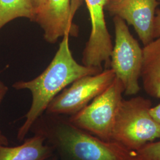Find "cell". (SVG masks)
<instances>
[{"label":"cell","instance_id":"obj_16","mask_svg":"<svg viewBox=\"0 0 160 160\" xmlns=\"http://www.w3.org/2000/svg\"><path fill=\"white\" fill-rule=\"evenodd\" d=\"M30 1L34 8L35 16L38 12L41 10V9L43 8L46 1V0H30Z\"/></svg>","mask_w":160,"mask_h":160},{"label":"cell","instance_id":"obj_19","mask_svg":"<svg viewBox=\"0 0 160 160\" xmlns=\"http://www.w3.org/2000/svg\"><path fill=\"white\" fill-rule=\"evenodd\" d=\"M124 160H140L139 159H138L137 156H136V153L133 155L131 156L129 158H127L126 159H125Z\"/></svg>","mask_w":160,"mask_h":160},{"label":"cell","instance_id":"obj_14","mask_svg":"<svg viewBox=\"0 0 160 160\" xmlns=\"http://www.w3.org/2000/svg\"><path fill=\"white\" fill-rule=\"evenodd\" d=\"M160 36V9H157L154 24V38Z\"/></svg>","mask_w":160,"mask_h":160},{"label":"cell","instance_id":"obj_3","mask_svg":"<svg viewBox=\"0 0 160 160\" xmlns=\"http://www.w3.org/2000/svg\"><path fill=\"white\" fill-rule=\"evenodd\" d=\"M152 103L143 97L123 98L116 114L112 141L137 151L160 138V125L149 113Z\"/></svg>","mask_w":160,"mask_h":160},{"label":"cell","instance_id":"obj_4","mask_svg":"<svg viewBox=\"0 0 160 160\" xmlns=\"http://www.w3.org/2000/svg\"><path fill=\"white\" fill-rule=\"evenodd\" d=\"M124 88L115 77L110 86L84 109L71 116L72 125L104 141H112L115 119L123 100Z\"/></svg>","mask_w":160,"mask_h":160},{"label":"cell","instance_id":"obj_13","mask_svg":"<svg viewBox=\"0 0 160 160\" xmlns=\"http://www.w3.org/2000/svg\"><path fill=\"white\" fill-rule=\"evenodd\" d=\"M135 153L140 160H160V141L145 145Z\"/></svg>","mask_w":160,"mask_h":160},{"label":"cell","instance_id":"obj_11","mask_svg":"<svg viewBox=\"0 0 160 160\" xmlns=\"http://www.w3.org/2000/svg\"><path fill=\"white\" fill-rule=\"evenodd\" d=\"M141 77L145 92L151 97L160 98V36L142 48Z\"/></svg>","mask_w":160,"mask_h":160},{"label":"cell","instance_id":"obj_8","mask_svg":"<svg viewBox=\"0 0 160 160\" xmlns=\"http://www.w3.org/2000/svg\"><path fill=\"white\" fill-rule=\"evenodd\" d=\"M159 4L158 0H107L104 9L132 25L145 46L154 39L155 16Z\"/></svg>","mask_w":160,"mask_h":160},{"label":"cell","instance_id":"obj_18","mask_svg":"<svg viewBox=\"0 0 160 160\" xmlns=\"http://www.w3.org/2000/svg\"><path fill=\"white\" fill-rule=\"evenodd\" d=\"M8 139L4 135L2 132L0 131V145H8Z\"/></svg>","mask_w":160,"mask_h":160},{"label":"cell","instance_id":"obj_6","mask_svg":"<svg viewBox=\"0 0 160 160\" xmlns=\"http://www.w3.org/2000/svg\"><path fill=\"white\" fill-rule=\"evenodd\" d=\"M115 77L113 70L106 68L100 73L75 80L52 100L46 113L52 115L76 114L105 90Z\"/></svg>","mask_w":160,"mask_h":160},{"label":"cell","instance_id":"obj_1","mask_svg":"<svg viewBox=\"0 0 160 160\" xmlns=\"http://www.w3.org/2000/svg\"><path fill=\"white\" fill-rule=\"evenodd\" d=\"M68 34L63 36L59 49L46 69L33 80L18 81L12 87L16 90H28L32 96V102L26 120L20 127L17 138L22 141L46 111L52 100L63 89L81 77L97 74L103 69L81 65L72 57L69 48Z\"/></svg>","mask_w":160,"mask_h":160},{"label":"cell","instance_id":"obj_17","mask_svg":"<svg viewBox=\"0 0 160 160\" xmlns=\"http://www.w3.org/2000/svg\"><path fill=\"white\" fill-rule=\"evenodd\" d=\"M8 92V87L0 81V104L2 100L6 96V94Z\"/></svg>","mask_w":160,"mask_h":160},{"label":"cell","instance_id":"obj_9","mask_svg":"<svg viewBox=\"0 0 160 160\" xmlns=\"http://www.w3.org/2000/svg\"><path fill=\"white\" fill-rule=\"evenodd\" d=\"M85 1L90 13L92 30L83 55L94 61L107 60L110 57L113 47L104 14L107 0Z\"/></svg>","mask_w":160,"mask_h":160},{"label":"cell","instance_id":"obj_5","mask_svg":"<svg viewBox=\"0 0 160 160\" xmlns=\"http://www.w3.org/2000/svg\"><path fill=\"white\" fill-rule=\"evenodd\" d=\"M113 21L115 41L110 67L122 82L124 94L128 96H134L141 89L139 80L142 65V48L132 35L125 20L114 16Z\"/></svg>","mask_w":160,"mask_h":160},{"label":"cell","instance_id":"obj_15","mask_svg":"<svg viewBox=\"0 0 160 160\" xmlns=\"http://www.w3.org/2000/svg\"><path fill=\"white\" fill-rule=\"evenodd\" d=\"M149 113L154 120L160 125V103L154 107H151Z\"/></svg>","mask_w":160,"mask_h":160},{"label":"cell","instance_id":"obj_12","mask_svg":"<svg viewBox=\"0 0 160 160\" xmlns=\"http://www.w3.org/2000/svg\"><path fill=\"white\" fill-rule=\"evenodd\" d=\"M20 17L34 21L35 12L30 0H0V30Z\"/></svg>","mask_w":160,"mask_h":160},{"label":"cell","instance_id":"obj_2","mask_svg":"<svg viewBox=\"0 0 160 160\" xmlns=\"http://www.w3.org/2000/svg\"><path fill=\"white\" fill-rule=\"evenodd\" d=\"M38 129L37 132L68 160H124L135 154L120 143L96 137L68 120L54 121Z\"/></svg>","mask_w":160,"mask_h":160},{"label":"cell","instance_id":"obj_7","mask_svg":"<svg viewBox=\"0 0 160 160\" xmlns=\"http://www.w3.org/2000/svg\"><path fill=\"white\" fill-rule=\"evenodd\" d=\"M81 3V0H46L33 21L43 30L46 41L54 43L65 34L78 36V27L73 19Z\"/></svg>","mask_w":160,"mask_h":160},{"label":"cell","instance_id":"obj_10","mask_svg":"<svg viewBox=\"0 0 160 160\" xmlns=\"http://www.w3.org/2000/svg\"><path fill=\"white\" fill-rule=\"evenodd\" d=\"M46 141L42 134L36 132L16 147L0 145V160H48L54 148L45 143Z\"/></svg>","mask_w":160,"mask_h":160}]
</instances>
